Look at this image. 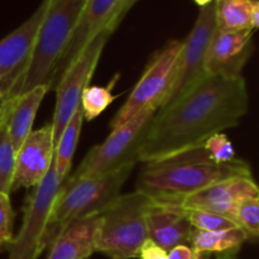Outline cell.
Returning <instances> with one entry per match:
<instances>
[{
  "label": "cell",
  "instance_id": "277c9868",
  "mask_svg": "<svg viewBox=\"0 0 259 259\" xmlns=\"http://www.w3.org/2000/svg\"><path fill=\"white\" fill-rule=\"evenodd\" d=\"M136 163L124 166L103 176L80 180H66L58 191L51 209L40 250L53 244L58 235L73 222L96 215L120 195L124 182L128 180Z\"/></svg>",
  "mask_w": 259,
  "mask_h": 259
},
{
  "label": "cell",
  "instance_id": "603a6c76",
  "mask_svg": "<svg viewBox=\"0 0 259 259\" xmlns=\"http://www.w3.org/2000/svg\"><path fill=\"white\" fill-rule=\"evenodd\" d=\"M15 156L17 151L13 147L8 134L4 111H3L2 120H0V194H10V186L15 169Z\"/></svg>",
  "mask_w": 259,
  "mask_h": 259
},
{
  "label": "cell",
  "instance_id": "4fadbf2b",
  "mask_svg": "<svg viewBox=\"0 0 259 259\" xmlns=\"http://www.w3.org/2000/svg\"><path fill=\"white\" fill-rule=\"evenodd\" d=\"M245 197H259L255 181L253 177H233L186 196L181 201V206L185 210L214 212L234 222L238 204Z\"/></svg>",
  "mask_w": 259,
  "mask_h": 259
},
{
  "label": "cell",
  "instance_id": "5b68a950",
  "mask_svg": "<svg viewBox=\"0 0 259 259\" xmlns=\"http://www.w3.org/2000/svg\"><path fill=\"white\" fill-rule=\"evenodd\" d=\"M153 200L141 191L119 195L98 215L94 247L110 259L138 257L148 239L147 215Z\"/></svg>",
  "mask_w": 259,
  "mask_h": 259
},
{
  "label": "cell",
  "instance_id": "4dcf8cb0",
  "mask_svg": "<svg viewBox=\"0 0 259 259\" xmlns=\"http://www.w3.org/2000/svg\"><path fill=\"white\" fill-rule=\"evenodd\" d=\"M194 2L196 3V4L199 5L200 8H202V7H206V5L211 4V3L214 2V0H194Z\"/></svg>",
  "mask_w": 259,
  "mask_h": 259
},
{
  "label": "cell",
  "instance_id": "2e32d148",
  "mask_svg": "<svg viewBox=\"0 0 259 259\" xmlns=\"http://www.w3.org/2000/svg\"><path fill=\"white\" fill-rule=\"evenodd\" d=\"M148 239L166 252L190 240L192 229L186 217V210L179 202L154 201L147 215Z\"/></svg>",
  "mask_w": 259,
  "mask_h": 259
},
{
  "label": "cell",
  "instance_id": "d4e9b609",
  "mask_svg": "<svg viewBox=\"0 0 259 259\" xmlns=\"http://www.w3.org/2000/svg\"><path fill=\"white\" fill-rule=\"evenodd\" d=\"M186 217L191 227L201 232H219L238 228L229 218L202 210H186Z\"/></svg>",
  "mask_w": 259,
  "mask_h": 259
},
{
  "label": "cell",
  "instance_id": "8992f818",
  "mask_svg": "<svg viewBox=\"0 0 259 259\" xmlns=\"http://www.w3.org/2000/svg\"><path fill=\"white\" fill-rule=\"evenodd\" d=\"M156 113V108H147L125 124L114 128L103 143L91 148L67 180L103 176L131 163H137L138 148Z\"/></svg>",
  "mask_w": 259,
  "mask_h": 259
},
{
  "label": "cell",
  "instance_id": "4316f807",
  "mask_svg": "<svg viewBox=\"0 0 259 259\" xmlns=\"http://www.w3.org/2000/svg\"><path fill=\"white\" fill-rule=\"evenodd\" d=\"M13 222L14 211L10 204L9 195L0 194V250L9 248L13 242Z\"/></svg>",
  "mask_w": 259,
  "mask_h": 259
},
{
  "label": "cell",
  "instance_id": "d6986e66",
  "mask_svg": "<svg viewBox=\"0 0 259 259\" xmlns=\"http://www.w3.org/2000/svg\"><path fill=\"white\" fill-rule=\"evenodd\" d=\"M248 240V237L240 228L219 230V232H201L192 229L189 243L197 255L205 253H237V250Z\"/></svg>",
  "mask_w": 259,
  "mask_h": 259
},
{
  "label": "cell",
  "instance_id": "d6a6232c",
  "mask_svg": "<svg viewBox=\"0 0 259 259\" xmlns=\"http://www.w3.org/2000/svg\"><path fill=\"white\" fill-rule=\"evenodd\" d=\"M218 259H235V253H224Z\"/></svg>",
  "mask_w": 259,
  "mask_h": 259
},
{
  "label": "cell",
  "instance_id": "44dd1931",
  "mask_svg": "<svg viewBox=\"0 0 259 259\" xmlns=\"http://www.w3.org/2000/svg\"><path fill=\"white\" fill-rule=\"evenodd\" d=\"M254 0L217 2V28L220 30H244L250 28V12Z\"/></svg>",
  "mask_w": 259,
  "mask_h": 259
},
{
  "label": "cell",
  "instance_id": "7402d4cb",
  "mask_svg": "<svg viewBox=\"0 0 259 259\" xmlns=\"http://www.w3.org/2000/svg\"><path fill=\"white\" fill-rule=\"evenodd\" d=\"M118 77L119 76H115L108 86H88L82 91L80 106L82 110L83 120L91 121L98 118L115 100L116 96L113 95L111 90L115 86Z\"/></svg>",
  "mask_w": 259,
  "mask_h": 259
},
{
  "label": "cell",
  "instance_id": "52a82bcc",
  "mask_svg": "<svg viewBox=\"0 0 259 259\" xmlns=\"http://www.w3.org/2000/svg\"><path fill=\"white\" fill-rule=\"evenodd\" d=\"M113 32L114 30L109 27L99 32L57 80L55 114L51 123L55 147L63 129L80 106L82 91L89 86L101 52Z\"/></svg>",
  "mask_w": 259,
  "mask_h": 259
},
{
  "label": "cell",
  "instance_id": "30bf717a",
  "mask_svg": "<svg viewBox=\"0 0 259 259\" xmlns=\"http://www.w3.org/2000/svg\"><path fill=\"white\" fill-rule=\"evenodd\" d=\"M61 186L62 184L56 174L53 161L50 171L28 199L22 228L9 245V259H38L39 257L42 253L40 240L43 232Z\"/></svg>",
  "mask_w": 259,
  "mask_h": 259
},
{
  "label": "cell",
  "instance_id": "7c38bea8",
  "mask_svg": "<svg viewBox=\"0 0 259 259\" xmlns=\"http://www.w3.org/2000/svg\"><path fill=\"white\" fill-rule=\"evenodd\" d=\"M55 157L52 125L32 131L15 156V169L10 192L35 187L47 175Z\"/></svg>",
  "mask_w": 259,
  "mask_h": 259
},
{
  "label": "cell",
  "instance_id": "3957f363",
  "mask_svg": "<svg viewBox=\"0 0 259 259\" xmlns=\"http://www.w3.org/2000/svg\"><path fill=\"white\" fill-rule=\"evenodd\" d=\"M86 2L50 0L27 65L13 81L4 99L40 85L52 88L56 68L67 48Z\"/></svg>",
  "mask_w": 259,
  "mask_h": 259
},
{
  "label": "cell",
  "instance_id": "8fae6325",
  "mask_svg": "<svg viewBox=\"0 0 259 259\" xmlns=\"http://www.w3.org/2000/svg\"><path fill=\"white\" fill-rule=\"evenodd\" d=\"M253 33L252 29L233 32L217 28L205 55V76H242L240 72L253 52Z\"/></svg>",
  "mask_w": 259,
  "mask_h": 259
},
{
  "label": "cell",
  "instance_id": "9c48e42d",
  "mask_svg": "<svg viewBox=\"0 0 259 259\" xmlns=\"http://www.w3.org/2000/svg\"><path fill=\"white\" fill-rule=\"evenodd\" d=\"M217 29V3L202 7L186 40L182 42L171 86L158 110L176 101L205 76L204 60L207 46Z\"/></svg>",
  "mask_w": 259,
  "mask_h": 259
},
{
  "label": "cell",
  "instance_id": "6da1fadb",
  "mask_svg": "<svg viewBox=\"0 0 259 259\" xmlns=\"http://www.w3.org/2000/svg\"><path fill=\"white\" fill-rule=\"evenodd\" d=\"M243 76H204L166 108L157 110L138 148L137 162H154L204 146L217 133L234 128L248 113Z\"/></svg>",
  "mask_w": 259,
  "mask_h": 259
},
{
  "label": "cell",
  "instance_id": "836d02e7",
  "mask_svg": "<svg viewBox=\"0 0 259 259\" xmlns=\"http://www.w3.org/2000/svg\"><path fill=\"white\" fill-rule=\"evenodd\" d=\"M3 111H4V99H2V100H0V120H2Z\"/></svg>",
  "mask_w": 259,
  "mask_h": 259
},
{
  "label": "cell",
  "instance_id": "83f0119b",
  "mask_svg": "<svg viewBox=\"0 0 259 259\" xmlns=\"http://www.w3.org/2000/svg\"><path fill=\"white\" fill-rule=\"evenodd\" d=\"M138 257L141 259H167V252L151 239H147L139 249Z\"/></svg>",
  "mask_w": 259,
  "mask_h": 259
},
{
  "label": "cell",
  "instance_id": "e575fe53",
  "mask_svg": "<svg viewBox=\"0 0 259 259\" xmlns=\"http://www.w3.org/2000/svg\"><path fill=\"white\" fill-rule=\"evenodd\" d=\"M80 2H88V0H80Z\"/></svg>",
  "mask_w": 259,
  "mask_h": 259
},
{
  "label": "cell",
  "instance_id": "5bb4252c",
  "mask_svg": "<svg viewBox=\"0 0 259 259\" xmlns=\"http://www.w3.org/2000/svg\"><path fill=\"white\" fill-rule=\"evenodd\" d=\"M48 2L43 0L29 19L0 40V81L7 88V93L29 60Z\"/></svg>",
  "mask_w": 259,
  "mask_h": 259
},
{
  "label": "cell",
  "instance_id": "484cf974",
  "mask_svg": "<svg viewBox=\"0 0 259 259\" xmlns=\"http://www.w3.org/2000/svg\"><path fill=\"white\" fill-rule=\"evenodd\" d=\"M202 147L206 149L212 161L218 163H229L237 158L234 147L224 133H217L207 138Z\"/></svg>",
  "mask_w": 259,
  "mask_h": 259
},
{
  "label": "cell",
  "instance_id": "9a60e30c",
  "mask_svg": "<svg viewBox=\"0 0 259 259\" xmlns=\"http://www.w3.org/2000/svg\"><path fill=\"white\" fill-rule=\"evenodd\" d=\"M120 0H88L82 13L73 29L67 48L56 68L53 85L60 78L63 71L77 58L89 42L104 28L109 27L114 30L113 19Z\"/></svg>",
  "mask_w": 259,
  "mask_h": 259
},
{
  "label": "cell",
  "instance_id": "ba28073f",
  "mask_svg": "<svg viewBox=\"0 0 259 259\" xmlns=\"http://www.w3.org/2000/svg\"><path fill=\"white\" fill-rule=\"evenodd\" d=\"M181 48V40L171 39L154 53L142 77L128 96V100L110 121L111 129L123 125L147 108H156L158 110L171 86Z\"/></svg>",
  "mask_w": 259,
  "mask_h": 259
},
{
  "label": "cell",
  "instance_id": "f1b7e54d",
  "mask_svg": "<svg viewBox=\"0 0 259 259\" xmlns=\"http://www.w3.org/2000/svg\"><path fill=\"white\" fill-rule=\"evenodd\" d=\"M167 259H200L199 255L186 244H180L167 252Z\"/></svg>",
  "mask_w": 259,
  "mask_h": 259
},
{
  "label": "cell",
  "instance_id": "ffe728a7",
  "mask_svg": "<svg viewBox=\"0 0 259 259\" xmlns=\"http://www.w3.org/2000/svg\"><path fill=\"white\" fill-rule=\"evenodd\" d=\"M83 115L81 106H78L77 110L70 119L66 128L63 129L60 139L55 147V168L57 174L58 180L61 184L67 180L68 174L72 167L73 154H75L76 147H77L78 138H80L81 128H82Z\"/></svg>",
  "mask_w": 259,
  "mask_h": 259
},
{
  "label": "cell",
  "instance_id": "ac0fdd59",
  "mask_svg": "<svg viewBox=\"0 0 259 259\" xmlns=\"http://www.w3.org/2000/svg\"><path fill=\"white\" fill-rule=\"evenodd\" d=\"M98 215H91L68 225L50 247L47 259H89L95 252L94 238Z\"/></svg>",
  "mask_w": 259,
  "mask_h": 259
},
{
  "label": "cell",
  "instance_id": "d590c367",
  "mask_svg": "<svg viewBox=\"0 0 259 259\" xmlns=\"http://www.w3.org/2000/svg\"><path fill=\"white\" fill-rule=\"evenodd\" d=\"M217 2H222V0H217Z\"/></svg>",
  "mask_w": 259,
  "mask_h": 259
},
{
  "label": "cell",
  "instance_id": "7a4b0ae2",
  "mask_svg": "<svg viewBox=\"0 0 259 259\" xmlns=\"http://www.w3.org/2000/svg\"><path fill=\"white\" fill-rule=\"evenodd\" d=\"M233 177H253L249 164L239 158L218 163L204 147H196L146 163L138 177L137 190L154 201L181 204L186 196Z\"/></svg>",
  "mask_w": 259,
  "mask_h": 259
},
{
  "label": "cell",
  "instance_id": "cb8c5ba5",
  "mask_svg": "<svg viewBox=\"0 0 259 259\" xmlns=\"http://www.w3.org/2000/svg\"><path fill=\"white\" fill-rule=\"evenodd\" d=\"M238 228L245 233L248 240H257L259 234V197H245L238 204L234 214Z\"/></svg>",
  "mask_w": 259,
  "mask_h": 259
},
{
  "label": "cell",
  "instance_id": "f546056e",
  "mask_svg": "<svg viewBox=\"0 0 259 259\" xmlns=\"http://www.w3.org/2000/svg\"><path fill=\"white\" fill-rule=\"evenodd\" d=\"M259 27V0L253 2L252 12H250V28L252 30H257Z\"/></svg>",
  "mask_w": 259,
  "mask_h": 259
},
{
  "label": "cell",
  "instance_id": "1f68e13d",
  "mask_svg": "<svg viewBox=\"0 0 259 259\" xmlns=\"http://www.w3.org/2000/svg\"><path fill=\"white\" fill-rule=\"evenodd\" d=\"M5 95H7V88H5L4 83L0 81V100H2V99H4Z\"/></svg>",
  "mask_w": 259,
  "mask_h": 259
},
{
  "label": "cell",
  "instance_id": "e0dca14e",
  "mask_svg": "<svg viewBox=\"0 0 259 259\" xmlns=\"http://www.w3.org/2000/svg\"><path fill=\"white\" fill-rule=\"evenodd\" d=\"M50 89L48 85H40L14 98L4 99L5 125L15 151L32 132L35 114Z\"/></svg>",
  "mask_w": 259,
  "mask_h": 259
}]
</instances>
